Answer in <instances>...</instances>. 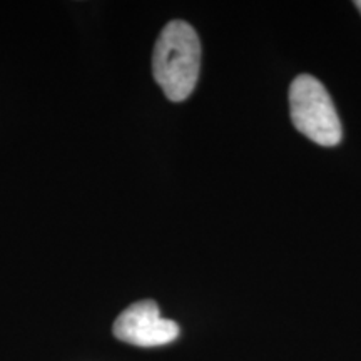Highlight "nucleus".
Here are the masks:
<instances>
[{"label": "nucleus", "mask_w": 361, "mask_h": 361, "mask_svg": "<svg viewBox=\"0 0 361 361\" xmlns=\"http://www.w3.org/2000/svg\"><path fill=\"white\" fill-rule=\"evenodd\" d=\"M355 6H356V7H358V11L361 12V0H358V2H355Z\"/></svg>", "instance_id": "20e7f679"}, {"label": "nucleus", "mask_w": 361, "mask_h": 361, "mask_svg": "<svg viewBox=\"0 0 361 361\" xmlns=\"http://www.w3.org/2000/svg\"><path fill=\"white\" fill-rule=\"evenodd\" d=\"M290 112L295 128L319 144L336 146L341 141V123L328 90L318 79L301 74L290 87Z\"/></svg>", "instance_id": "f03ea898"}, {"label": "nucleus", "mask_w": 361, "mask_h": 361, "mask_svg": "<svg viewBox=\"0 0 361 361\" xmlns=\"http://www.w3.org/2000/svg\"><path fill=\"white\" fill-rule=\"evenodd\" d=\"M117 340L142 348L162 346L179 336V324L161 316L159 306L152 300H142L128 306L112 326Z\"/></svg>", "instance_id": "7ed1b4c3"}, {"label": "nucleus", "mask_w": 361, "mask_h": 361, "mask_svg": "<svg viewBox=\"0 0 361 361\" xmlns=\"http://www.w3.org/2000/svg\"><path fill=\"white\" fill-rule=\"evenodd\" d=\"M201 71V42L184 20H171L162 29L152 54V74L166 97L186 101L196 87Z\"/></svg>", "instance_id": "f257e3e1"}]
</instances>
